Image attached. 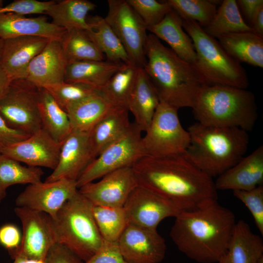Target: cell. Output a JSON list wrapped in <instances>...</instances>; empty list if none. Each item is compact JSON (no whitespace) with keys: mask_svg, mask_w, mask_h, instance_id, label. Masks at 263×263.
Here are the masks:
<instances>
[{"mask_svg":"<svg viewBox=\"0 0 263 263\" xmlns=\"http://www.w3.org/2000/svg\"><path fill=\"white\" fill-rule=\"evenodd\" d=\"M250 27L258 35L263 37V5L261 6L254 14Z\"/></svg>","mask_w":263,"mask_h":263,"instance_id":"c3c4849f","label":"cell"},{"mask_svg":"<svg viewBox=\"0 0 263 263\" xmlns=\"http://www.w3.org/2000/svg\"><path fill=\"white\" fill-rule=\"evenodd\" d=\"M132 168L138 186L163 197L181 211L194 210L217 201L213 178L183 154L145 155Z\"/></svg>","mask_w":263,"mask_h":263,"instance_id":"6da1fadb","label":"cell"},{"mask_svg":"<svg viewBox=\"0 0 263 263\" xmlns=\"http://www.w3.org/2000/svg\"><path fill=\"white\" fill-rule=\"evenodd\" d=\"M178 109L160 102L142 143L146 155L163 157L183 154L190 143L188 130L182 126Z\"/></svg>","mask_w":263,"mask_h":263,"instance_id":"ba28073f","label":"cell"},{"mask_svg":"<svg viewBox=\"0 0 263 263\" xmlns=\"http://www.w3.org/2000/svg\"><path fill=\"white\" fill-rule=\"evenodd\" d=\"M175 218L169 234L178 250L197 262L217 263L231 238L234 214L216 201Z\"/></svg>","mask_w":263,"mask_h":263,"instance_id":"7a4b0ae2","label":"cell"},{"mask_svg":"<svg viewBox=\"0 0 263 263\" xmlns=\"http://www.w3.org/2000/svg\"><path fill=\"white\" fill-rule=\"evenodd\" d=\"M92 210L95 223L103 240L117 242L128 224L124 207L93 205Z\"/></svg>","mask_w":263,"mask_h":263,"instance_id":"8d00e7d4","label":"cell"},{"mask_svg":"<svg viewBox=\"0 0 263 263\" xmlns=\"http://www.w3.org/2000/svg\"><path fill=\"white\" fill-rule=\"evenodd\" d=\"M129 113L126 108L113 107L93 128L89 139L94 159L128 132L132 125Z\"/></svg>","mask_w":263,"mask_h":263,"instance_id":"cb8c5ba5","label":"cell"},{"mask_svg":"<svg viewBox=\"0 0 263 263\" xmlns=\"http://www.w3.org/2000/svg\"><path fill=\"white\" fill-rule=\"evenodd\" d=\"M224 49L240 62L263 68V37L255 32L232 33L219 37Z\"/></svg>","mask_w":263,"mask_h":263,"instance_id":"4316f807","label":"cell"},{"mask_svg":"<svg viewBox=\"0 0 263 263\" xmlns=\"http://www.w3.org/2000/svg\"><path fill=\"white\" fill-rule=\"evenodd\" d=\"M235 197L248 208L256 227L263 235V186L260 185L247 190H233Z\"/></svg>","mask_w":263,"mask_h":263,"instance_id":"60d3db41","label":"cell"},{"mask_svg":"<svg viewBox=\"0 0 263 263\" xmlns=\"http://www.w3.org/2000/svg\"><path fill=\"white\" fill-rule=\"evenodd\" d=\"M93 204L78 191L52 218L56 243L63 245L83 262L92 257L104 240L95 223Z\"/></svg>","mask_w":263,"mask_h":263,"instance_id":"8992f818","label":"cell"},{"mask_svg":"<svg viewBox=\"0 0 263 263\" xmlns=\"http://www.w3.org/2000/svg\"><path fill=\"white\" fill-rule=\"evenodd\" d=\"M16 215L22 226L19 247L10 253L28 259L44 261L50 248L56 243L52 218L48 214L23 207H16Z\"/></svg>","mask_w":263,"mask_h":263,"instance_id":"7c38bea8","label":"cell"},{"mask_svg":"<svg viewBox=\"0 0 263 263\" xmlns=\"http://www.w3.org/2000/svg\"><path fill=\"white\" fill-rule=\"evenodd\" d=\"M117 244L129 263H159L166 254L165 240L156 229L128 224Z\"/></svg>","mask_w":263,"mask_h":263,"instance_id":"2e32d148","label":"cell"},{"mask_svg":"<svg viewBox=\"0 0 263 263\" xmlns=\"http://www.w3.org/2000/svg\"><path fill=\"white\" fill-rule=\"evenodd\" d=\"M160 103L157 93L143 68L139 69L127 108L134 122L142 132H146Z\"/></svg>","mask_w":263,"mask_h":263,"instance_id":"484cf974","label":"cell"},{"mask_svg":"<svg viewBox=\"0 0 263 263\" xmlns=\"http://www.w3.org/2000/svg\"><path fill=\"white\" fill-rule=\"evenodd\" d=\"M30 135L10 128L0 115V153L9 147L27 138Z\"/></svg>","mask_w":263,"mask_h":263,"instance_id":"bcb514c9","label":"cell"},{"mask_svg":"<svg viewBox=\"0 0 263 263\" xmlns=\"http://www.w3.org/2000/svg\"><path fill=\"white\" fill-rule=\"evenodd\" d=\"M237 3L246 18L251 22V21L258 9L263 5V0H238Z\"/></svg>","mask_w":263,"mask_h":263,"instance_id":"7dc6e473","label":"cell"},{"mask_svg":"<svg viewBox=\"0 0 263 263\" xmlns=\"http://www.w3.org/2000/svg\"><path fill=\"white\" fill-rule=\"evenodd\" d=\"M198 122L207 126L251 131L258 117L254 94L235 87L204 85L191 108Z\"/></svg>","mask_w":263,"mask_h":263,"instance_id":"5b68a950","label":"cell"},{"mask_svg":"<svg viewBox=\"0 0 263 263\" xmlns=\"http://www.w3.org/2000/svg\"><path fill=\"white\" fill-rule=\"evenodd\" d=\"M97 182L78 188L93 205L123 207L128 197L138 185L132 168L127 167L110 172Z\"/></svg>","mask_w":263,"mask_h":263,"instance_id":"5bb4252c","label":"cell"},{"mask_svg":"<svg viewBox=\"0 0 263 263\" xmlns=\"http://www.w3.org/2000/svg\"><path fill=\"white\" fill-rule=\"evenodd\" d=\"M38 109L42 128L63 143L72 131L68 114L44 88L39 90Z\"/></svg>","mask_w":263,"mask_h":263,"instance_id":"1f68e13d","label":"cell"},{"mask_svg":"<svg viewBox=\"0 0 263 263\" xmlns=\"http://www.w3.org/2000/svg\"><path fill=\"white\" fill-rule=\"evenodd\" d=\"M66 31L43 16L26 18L12 13L0 14V38L3 40L22 36L61 40Z\"/></svg>","mask_w":263,"mask_h":263,"instance_id":"7402d4cb","label":"cell"},{"mask_svg":"<svg viewBox=\"0 0 263 263\" xmlns=\"http://www.w3.org/2000/svg\"><path fill=\"white\" fill-rule=\"evenodd\" d=\"M50 39L37 36L18 37L3 40L0 67L12 80L25 78L27 68Z\"/></svg>","mask_w":263,"mask_h":263,"instance_id":"ffe728a7","label":"cell"},{"mask_svg":"<svg viewBox=\"0 0 263 263\" xmlns=\"http://www.w3.org/2000/svg\"><path fill=\"white\" fill-rule=\"evenodd\" d=\"M147 30L166 42L180 58L194 64L196 55L192 39L183 27L182 19L172 9L159 23Z\"/></svg>","mask_w":263,"mask_h":263,"instance_id":"d4e9b609","label":"cell"},{"mask_svg":"<svg viewBox=\"0 0 263 263\" xmlns=\"http://www.w3.org/2000/svg\"><path fill=\"white\" fill-rule=\"evenodd\" d=\"M38 88L25 79L12 81L0 100V115L11 128L28 135L42 128Z\"/></svg>","mask_w":263,"mask_h":263,"instance_id":"30bf717a","label":"cell"},{"mask_svg":"<svg viewBox=\"0 0 263 263\" xmlns=\"http://www.w3.org/2000/svg\"><path fill=\"white\" fill-rule=\"evenodd\" d=\"M44 263H83V262L66 247L56 243L48 251Z\"/></svg>","mask_w":263,"mask_h":263,"instance_id":"ee69618b","label":"cell"},{"mask_svg":"<svg viewBox=\"0 0 263 263\" xmlns=\"http://www.w3.org/2000/svg\"><path fill=\"white\" fill-rule=\"evenodd\" d=\"M188 131L190 143L183 155L212 178L242 159L249 143L247 132L238 128L207 126L197 122Z\"/></svg>","mask_w":263,"mask_h":263,"instance_id":"277c9868","label":"cell"},{"mask_svg":"<svg viewBox=\"0 0 263 263\" xmlns=\"http://www.w3.org/2000/svg\"><path fill=\"white\" fill-rule=\"evenodd\" d=\"M112 107L99 93L71 105L65 111L72 130L90 133Z\"/></svg>","mask_w":263,"mask_h":263,"instance_id":"4dcf8cb0","label":"cell"},{"mask_svg":"<svg viewBox=\"0 0 263 263\" xmlns=\"http://www.w3.org/2000/svg\"><path fill=\"white\" fill-rule=\"evenodd\" d=\"M140 68L133 62L123 63L99 90L101 95L113 107L127 108Z\"/></svg>","mask_w":263,"mask_h":263,"instance_id":"d6a6232c","label":"cell"},{"mask_svg":"<svg viewBox=\"0 0 263 263\" xmlns=\"http://www.w3.org/2000/svg\"><path fill=\"white\" fill-rule=\"evenodd\" d=\"M95 7L94 3L87 0H64L55 2L45 14L52 18V23L66 31H86L91 28L87 14Z\"/></svg>","mask_w":263,"mask_h":263,"instance_id":"f1b7e54d","label":"cell"},{"mask_svg":"<svg viewBox=\"0 0 263 263\" xmlns=\"http://www.w3.org/2000/svg\"><path fill=\"white\" fill-rule=\"evenodd\" d=\"M263 183V146L244 156L234 166L217 177L216 189L247 190Z\"/></svg>","mask_w":263,"mask_h":263,"instance_id":"44dd1931","label":"cell"},{"mask_svg":"<svg viewBox=\"0 0 263 263\" xmlns=\"http://www.w3.org/2000/svg\"><path fill=\"white\" fill-rule=\"evenodd\" d=\"M94 159L89 133L72 130L62 143L56 167L45 181H76Z\"/></svg>","mask_w":263,"mask_h":263,"instance_id":"e0dca14e","label":"cell"},{"mask_svg":"<svg viewBox=\"0 0 263 263\" xmlns=\"http://www.w3.org/2000/svg\"><path fill=\"white\" fill-rule=\"evenodd\" d=\"M43 174L40 168L23 166L19 161L0 153V203L6 197L8 187L40 182Z\"/></svg>","mask_w":263,"mask_h":263,"instance_id":"e575fe53","label":"cell"},{"mask_svg":"<svg viewBox=\"0 0 263 263\" xmlns=\"http://www.w3.org/2000/svg\"><path fill=\"white\" fill-rule=\"evenodd\" d=\"M145 51L147 62L143 69L160 102L178 109L191 108L199 90L206 84L193 65L151 33L147 36Z\"/></svg>","mask_w":263,"mask_h":263,"instance_id":"3957f363","label":"cell"},{"mask_svg":"<svg viewBox=\"0 0 263 263\" xmlns=\"http://www.w3.org/2000/svg\"><path fill=\"white\" fill-rule=\"evenodd\" d=\"M123 207L128 224L156 229L165 218L176 217L182 211L169 201L137 186L132 191Z\"/></svg>","mask_w":263,"mask_h":263,"instance_id":"4fadbf2b","label":"cell"},{"mask_svg":"<svg viewBox=\"0 0 263 263\" xmlns=\"http://www.w3.org/2000/svg\"><path fill=\"white\" fill-rule=\"evenodd\" d=\"M217 263H263V241L243 220L236 223L227 250Z\"/></svg>","mask_w":263,"mask_h":263,"instance_id":"603a6c76","label":"cell"},{"mask_svg":"<svg viewBox=\"0 0 263 263\" xmlns=\"http://www.w3.org/2000/svg\"><path fill=\"white\" fill-rule=\"evenodd\" d=\"M203 29L215 38L232 33H255L242 18L237 1L235 0H223L211 21Z\"/></svg>","mask_w":263,"mask_h":263,"instance_id":"836d02e7","label":"cell"},{"mask_svg":"<svg viewBox=\"0 0 263 263\" xmlns=\"http://www.w3.org/2000/svg\"><path fill=\"white\" fill-rule=\"evenodd\" d=\"M171 9L182 20H192L202 28L212 20L219 1L210 0H168Z\"/></svg>","mask_w":263,"mask_h":263,"instance_id":"74e56055","label":"cell"},{"mask_svg":"<svg viewBox=\"0 0 263 263\" xmlns=\"http://www.w3.org/2000/svg\"><path fill=\"white\" fill-rule=\"evenodd\" d=\"M68 62L104 60V55L89 37L85 30L66 31L60 40Z\"/></svg>","mask_w":263,"mask_h":263,"instance_id":"d590c367","label":"cell"},{"mask_svg":"<svg viewBox=\"0 0 263 263\" xmlns=\"http://www.w3.org/2000/svg\"><path fill=\"white\" fill-rule=\"evenodd\" d=\"M62 144L41 128L26 139L7 148L2 153L28 166L54 170L58 163Z\"/></svg>","mask_w":263,"mask_h":263,"instance_id":"ac0fdd59","label":"cell"},{"mask_svg":"<svg viewBox=\"0 0 263 263\" xmlns=\"http://www.w3.org/2000/svg\"><path fill=\"white\" fill-rule=\"evenodd\" d=\"M123 64L107 60L68 62L64 81L82 83L100 90Z\"/></svg>","mask_w":263,"mask_h":263,"instance_id":"83f0119b","label":"cell"},{"mask_svg":"<svg viewBox=\"0 0 263 263\" xmlns=\"http://www.w3.org/2000/svg\"><path fill=\"white\" fill-rule=\"evenodd\" d=\"M3 7V1L2 0H0V8Z\"/></svg>","mask_w":263,"mask_h":263,"instance_id":"f5cc1de1","label":"cell"},{"mask_svg":"<svg viewBox=\"0 0 263 263\" xmlns=\"http://www.w3.org/2000/svg\"><path fill=\"white\" fill-rule=\"evenodd\" d=\"M141 132L134 122L132 123L125 135L106 147L87 166L76 181L77 188L110 172L132 166L146 155Z\"/></svg>","mask_w":263,"mask_h":263,"instance_id":"9c48e42d","label":"cell"},{"mask_svg":"<svg viewBox=\"0 0 263 263\" xmlns=\"http://www.w3.org/2000/svg\"><path fill=\"white\" fill-rule=\"evenodd\" d=\"M3 45V40L0 38V59L1 56Z\"/></svg>","mask_w":263,"mask_h":263,"instance_id":"816d5d0a","label":"cell"},{"mask_svg":"<svg viewBox=\"0 0 263 263\" xmlns=\"http://www.w3.org/2000/svg\"><path fill=\"white\" fill-rule=\"evenodd\" d=\"M108 4L105 20L119 39L131 60L143 68L147 62L146 25L127 0H108Z\"/></svg>","mask_w":263,"mask_h":263,"instance_id":"8fae6325","label":"cell"},{"mask_svg":"<svg viewBox=\"0 0 263 263\" xmlns=\"http://www.w3.org/2000/svg\"><path fill=\"white\" fill-rule=\"evenodd\" d=\"M68 63L60 40H49L29 64L24 79L38 88L62 82Z\"/></svg>","mask_w":263,"mask_h":263,"instance_id":"d6986e66","label":"cell"},{"mask_svg":"<svg viewBox=\"0 0 263 263\" xmlns=\"http://www.w3.org/2000/svg\"><path fill=\"white\" fill-rule=\"evenodd\" d=\"M141 19L147 29L159 23L172 9L168 2L156 0H127Z\"/></svg>","mask_w":263,"mask_h":263,"instance_id":"ab89813d","label":"cell"},{"mask_svg":"<svg viewBox=\"0 0 263 263\" xmlns=\"http://www.w3.org/2000/svg\"><path fill=\"white\" fill-rule=\"evenodd\" d=\"M12 80L0 67V100L8 91Z\"/></svg>","mask_w":263,"mask_h":263,"instance_id":"681fc988","label":"cell"},{"mask_svg":"<svg viewBox=\"0 0 263 263\" xmlns=\"http://www.w3.org/2000/svg\"><path fill=\"white\" fill-rule=\"evenodd\" d=\"M65 111L71 105L100 93L99 89L78 82H62L44 87Z\"/></svg>","mask_w":263,"mask_h":263,"instance_id":"f35d334b","label":"cell"},{"mask_svg":"<svg viewBox=\"0 0 263 263\" xmlns=\"http://www.w3.org/2000/svg\"><path fill=\"white\" fill-rule=\"evenodd\" d=\"M87 21L91 28L86 32L100 51L105 54L107 60L115 63L132 62L104 18L95 16L87 19Z\"/></svg>","mask_w":263,"mask_h":263,"instance_id":"f546056e","label":"cell"},{"mask_svg":"<svg viewBox=\"0 0 263 263\" xmlns=\"http://www.w3.org/2000/svg\"><path fill=\"white\" fill-rule=\"evenodd\" d=\"M21 241L20 232L16 225L6 224L0 227V244L9 253L19 247Z\"/></svg>","mask_w":263,"mask_h":263,"instance_id":"f6af8a7d","label":"cell"},{"mask_svg":"<svg viewBox=\"0 0 263 263\" xmlns=\"http://www.w3.org/2000/svg\"><path fill=\"white\" fill-rule=\"evenodd\" d=\"M12 258L14 259L13 263H29V259L20 254H15Z\"/></svg>","mask_w":263,"mask_h":263,"instance_id":"f907efd6","label":"cell"},{"mask_svg":"<svg viewBox=\"0 0 263 263\" xmlns=\"http://www.w3.org/2000/svg\"><path fill=\"white\" fill-rule=\"evenodd\" d=\"M83 263H129L124 258L117 242L104 241L98 251Z\"/></svg>","mask_w":263,"mask_h":263,"instance_id":"7bdbcfd3","label":"cell"},{"mask_svg":"<svg viewBox=\"0 0 263 263\" xmlns=\"http://www.w3.org/2000/svg\"><path fill=\"white\" fill-rule=\"evenodd\" d=\"M78 190L76 181L61 179L29 184L17 197V207L44 212L55 217L65 203Z\"/></svg>","mask_w":263,"mask_h":263,"instance_id":"9a60e30c","label":"cell"},{"mask_svg":"<svg viewBox=\"0 0 263 263\" xmlns=\"http://www.w3.org/2000/svg\"><path fill=\"white\" fill-rule=\"evenodd\" d=\"M55 1L15 0L0 8V14L12 13L20 15L45 14Z\"/></svg>","mask_w":263,"mask_h":263,"instance_id":"b9f144b4","label":"cell"},{"mask_svg":"<svg viewBox=\"0 0 263 263\" xmlns=\"http://www.w3.org/2000/svg\"><path fill=\"white\" fill-rule=\"evenodd\" d=\"M183 27L193 42L196 61L192 64L206 84L246 89L249 80L241 63L233 58L218 40L207 34L196 21L182 20Z\"/></svg>","mask_w":263,"mask_h":263,"instance_id":"52a82bcc","label":"cell"}]
</instances>
